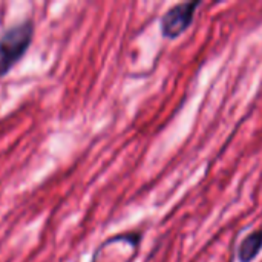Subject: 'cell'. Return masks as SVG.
I'll use <instances>...</instances> for the list:
<instances>
[{
  "label": "cell",
  "mask_w": 262,
  "mask_h": 262,
  "mask_svg": "<svg viewBox=\"0 0 262 262\" xmlns=\"http://www.w3.org/2000/svg\"><path fill=\"white\" fill-rule=\"evenodd\" d=\"M34 26L31 21L18 23L0 35V77H5L26 54L32 41Z\"/></svg>",
  "instance_id": "1"
},
{
  "label": "cell",
  "mask_w": 262,
  "mask_h": 262,
  "mask_svg": "<svg viewBox=\"0 0 262 262\" xmlns=\"http://www.w3.org/2000/svg\"><path fill=\"white\" fill-rule=\"evenodd\" d=\"M198 6H201V2H184L173 5L170 9H167V12L161 17L160 21L163 37L175 40L181 34H184L190 28Z\"/></svg>",
  "instance_id": "2"
},
{
  "label": "cell",
  "mask_w": 262,
  "mask_h": 262,
  "mask_svg": "<svg viewBox=\"0 0 262 262\" xmlns=\"http://www.w3.org/2000/svg\"><path fill=\"white\" fill-rule=\"evenodd\" d=\"M262 250V230H255L247 235L238 247L239 262H253Z\"/></svg>",
  "instance_id": "3"
}]
</instances>
